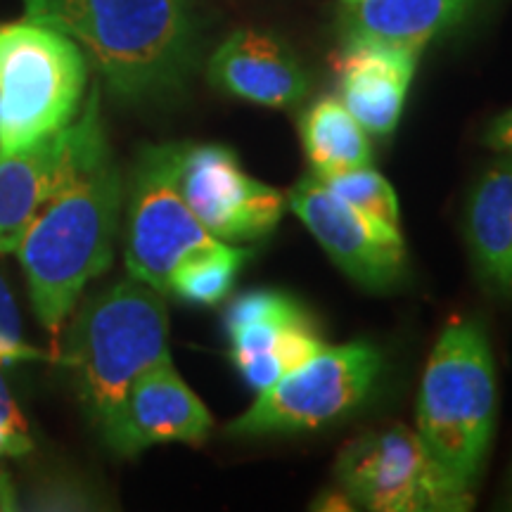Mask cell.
<instances>
[{
	"instance_id": "44dd1931",
	"label": "cell",
	"mask_w": 512,
	"mask_h": 512,
	"mask_svg": "<svg viewBox=\"0 0 512 512\" xmlns=\"http://www.w3.org/2000/svg\"><path fill=\"white\" fill-rule=\"evenodd\" d=\"M24 508L29 510H91L98 508V496L79 479L55 477L34 486Z\"/></svg>"
},
{
	"instance_id": "2e32d148",
	"label": "cell",
	"mask_w": 512,
	"mask_h": 512,
	"mask_svg": "<svg viewBox=\"0 0 512 512\" xmlns=\"http://www.w3.org/2000/svg\"><path fill=\"white\" fill-rule=\"evenodd\" d=\"M463 233L477 278L496 297L512 299V155L498 157L472 183Z\"/></svg>"
},
{
	"instance_id": "ac0fdd59",
	"label": "cell",
	"mask_w": 512,
	"mask_h": 512,
	"mask_svg": "<svg viewBox=\"0 0 512 512\" xmlns=\"http://www.w3.org/2000/svg\"><path fill=\"white\" fill-rule=\"evenodd\" d=\"M299 138L311 162V174L332 178L373 162L368 131L351 117L339 98H320L299 119Z\"/></svg>"
},
{
	"instance_id": "8fae6325",
	"label": "cell",
	"mask_w": 512,
	"mask_h": 512,
	"mask_svg": "<svg viewBox=\"0 0 512 512\" xmlns=\"http://www.w3.org/2000/svg\"><path fill=\"white\" fill-rule=\"evenodd\" d=\"M230 361L256 394L328 347L311 313L278 290H252L226 311Z\"/></svg>"
},
{
	"instance_id": "7402d4cb",
	"label": "cell",
	"mask_w": 512,
	"mask_h": 512,
	"mask_svg": "<svg viewBox=\"0 0 512 512\" xmlns=\"http://www.w3.org/2000/svg\"><path fill=\"white\" fill-rule=\"evenodd\" d=\"M31 448H34V441H31L27 420L0 375V456H27Z\"/></svg>"
},
{
	"instance_id": "ba28073f",
	"label": "cell",
	"mask_w": 512,
	"mask_h": 512,
	"mask_svg": "<svg viewBox=\"0 0 512 512\" xmlns=\"http://www.w3.org/2000/svg\"><path fill=\"white\" fill-rule=\"evenodd\" d=\"M185 143L147 145L128 181L124 261L131 278L166 294L169 275L192 252L216 245L181 195Z\"/></svg>"
},
{
	"instance_id": "e0dca14e",
	"label": "cell",
	"mask_w": 512,
	"mask_h": 512,
	"mask_svg": "<svg viewBox=\"0 0 512 512\" xmlns=\"http://www.w3.org/2000/svg\"><path fill=\"white\" fill-rule=\"evenodd\" d=\"M477 0H358L344 5V43L411 50L422 48L463 22Z\"/></svg>"
},
{
	"instance_id": "52a82bcc",
	"label": "cell",
	"mask_w": 512,
	"mask_h": 512,
	"mask_svg": "<svg viewBox=\"0 0 512 512\" xmlns=\"http://www.w3.org/2000/svg\"><path fill=\"white\" fill-rule=\"evenodd\" d=\"M382 373V351L366 339L339 347L328 344L256 394L252 406L228 422V434L268 437L332 425L354 413L375 392Z\"/></svg>"
},
{
	"instance_id": "4fadbf2b",
	"label": "cell",
	"mask_w": 512,
	"mask_h": 512,
	"mask_svg": "<svg viewBox=\"0 0 512 512\" xmlns=\"http://www.w3.org/2000/svg\"><path fill=\"white\" fill-rule=\"evenodd\" d=\"M211 427L207 406L178 375L174 361H166L133 380L102 441L117 456L133 458L159 444H202Z\"/></svg>"
},
{
	"instance_id": "83f0119b",
	"label": "cell",
	"mask_w": 512,
	"mask_h": 512,
	"mask_svg": "<svg viewBox=\"0 0 512 512\" xmlns=\"http://www.w3.org/2000/svg\"><path fill=\"white\" fill-rule=\"evenodd\" d=\"M344 5H351V3H358V0H342Z\"/></svg>"
},
{
	"instance_id": "277c9868",
	"label": "cell",
	"mask_w": 512,
	"mask_h": 512,
	"mask_svg": "<svg viewBox=\"0 0 512 512\" xmlns=\"http://www.w3.org/2000/svg\"><path fill=\"white\" fill-rule=\"evenodd\" d=\"M496 415V363L486 328L475 318L453 320L422 375L415 430L451 475L477 491Z\"/></svg>"
},
{
	"instance_id": "30bf717a",
	"label": "cell",
	"mask_w": 512,
	"mask_h": 512,
	"mask_svg": "<svg viewBox=\"0 0 512 512\" xmlns=\"http://www.w3.org/2000/svg\"><path fill=\"white\" fill-rule=\"evenodd\" d=\"M287 207L325 249L339 271L368 292H389L406 278L401 230L361 214L318 176H304L287 192Z\"/></svg>"
},
{
	"instance_id": "d6986e66",
	"label": "cell",
	"mask_w": 512,
	"mask_h": 512,
	"mask_svg": "<svg viewBox=\"0 0 512 512\" xmlns=\"http://www.w3.org/2000/svg\"><path fill=\"white\" fill-rule=\"evenodd\" d=\"M247 259L249 249L228 242H216L200 252H192L171 271L166 294L200 306L219 304L233 290L235 278Z\"/></svg>"
},
{
	"instance_id": "3957f363",
	"label": "cell",
	"mask_w": 512,
	"mask_h": 512,
	"mask_svg": "<svg viewBox=\"0 0 512 512\" xmlns=\"http://www.w3.org/2000/svg\"><path fill=\"white\" fill-rule=\"evenodd\" d=\"M166 361L171 354L164 294L131 275L81 306L60 354L100 437L117 420L133 380Z\"/></svg>"
},
{
	"instance_id": "7a4b0ae2",
	"label": "cell",
	"mask_w": 512,
	"mask_h": 512,
	"mask_svg": "<svg viewBox=\"0 0 512 512\" xmlns=\"http://www.w3.org/2000/svg\"><path fill=\"white\" fill-rule=\"evenodd\" d=\"M24 17L62 31L114 98L145 105L178 95L200 62L190 0H22Z\"/></svg>"
},
{
	"instance_id": "cb8c5ba5",
	"label": "cell",
	"mask_w": 512,
	"mask_h": 512,
	"mask_svg": "<svg viewBox=\"0 0 512 512\" xmlns=\"http://www.w3.org/2000/svg\"><path fill=\"white\" fill-rule=\"evenodd\" d=\"M482 143L501 155H512V110L489 121V126L484 128Z\"/></svg>"
},
{
	"instance_id": "d4e9b609",
	"label": "cell",
	"mask_w": 512,
	"mask_h": 512,
	"mask_svg": "<svg viewBox=\"0 0 512 512\" xmlns=\"http://www.w3.org/2000/svg\"><path fill=\"white\" fill-rule=\"evenodd\" d=\"M48 358L41 349L29 347L27 342H12V339L0 335V366H12L22 361H43Z\"/></svg>"
},
{
	"instance_id": "484cf974",
	"label": "cell",
	"mask_w": 512,
	"mask_h": 512,
	"mask_svg": "<svg viewBox=\"0 0 512 512\" xmlns=\"http://www.w3.org/2000/svg\"><path fill=\"white\" fill-rule=\"evenodd\" d=\"M19 508H22V505H19L15 484H12L8 470L0 465V512H12Z\"/></svg>"
},
{
	"instance_id": "9a60e30c",
	"label": "cell",
	"mask_w": 512,
	"mask_h": 512,
	"mask_svg": "<svg viewBox=\"0 0 512 512\" xmlns=\"http://www.w3.org/2000/svg\"><path fill=\"white\" fill-rule=\"evenodd\" d=\"M418 53L375 43H344L335 55L337 91L368 136H389L399 126Z\"/></svg>"
},
{
	"instance_id": "5bb4252c",
	"label": "cell",
	"mask_w": 512,
	"mask_h": 512,
	"mask_svg": "<svg viewBox=\"0 0 512 512\" xmlns=\"http://www.w3.org/2000/svg\"><path fill=\"white\" fill-rule=\"evenodd\" d=\"M209 81L235 98L290 110L304 102L311 81L304 67L278 38L264 31H233L209 60Z\"/></svg>"
},
{
	"instance_id": "5b68a950",
	"label": "cell",
	"mask_w": 512,
	"mask_h": 512,
	"mask_svg": "<svg viewBox=\"0 0 512 512\" xmlns=\"http://www.w3.org/2000/svg\"><path fill=\"white\" fill-rule=\"evenodd\" d=\"M88 57L34 19L0 24V157L46 140L79 117Z\"/></svg>"
},
{
	"instance_id": "8992f818",
	"label": "cell",
	"mask_w": 512,
	"mask_h": 512,
	"mask_svg": "<svg viewBox=\"0 0 512 512\" xmlns=\"http://www.w3.org/2000/svg\"><path fill=\"white\" fill-rule=\"evenodd\" d=\"M335 489L351 510L465 512L475 489L439 463L418 430L377 427L342 448L335 460Z\"/></svg>"
},
{
	"instance_id": "603a6c76",
	"label": "cell",
	"mask_w": 512,
	"mask_h": 512,
	"mask_svg": "<svg viewBox=\"0 0 512 512\" xmlns=\"http://www.w3.org/2000/svg\"><path fill=\"white\" fill-rule=\"evenodd\" d=\"M0 335L12 339V342H24L22 337V320L8 285V278L0 271Z\"/></svg>"
},
{
	"instance_id": "6da1fadb",
	"label": "cell",
	"mask_w": 512,
	"mask_h": 512,
	"mask_svg": "<svg viewBox=\"0 0 512 512\" xmlns=\"http://www.w3.org/2000/svg\"><path fill=\"white\" fill-rule=\"evenodd\" d=\"M121 202L124 176L100 119L17 249L31 304L48 330H60L86 285L110 268Z\"/></svg>"
},
{
	"instance_id": "9c48e42d",
	"label": "cell",
	"mask_w": 512,
	"mask_h": 512,
	"mask_svg": "<svg viewBox=\"0 0 512 512\" xmlns=\"http://www.w3.org/2000/svg\"><path fill=\"white\" fill-rule=\"evenodd\" d=\"M178 185L204 230L228 245L264 240L287 209L285 192L249 176L226 145L185 143Z\"/></svg>"
},
{
	"instance_id": "ffe728a7",
	"label": "cell",
	"mask_w": 512,
	"mask_h": 512,
	"mask_svg": "<svg viewBox=\"0 0 512 512\" xmlns=\"http://www.w3.org/2000/svg\"><path fill=\"white\" fill-rule=\"evenodd\" d=\"M323 181V178H320ZM335 195L342 197L344 202H349L351 207L361 211V214L370 216V219L382 223V226L401 230V211L399 200H396V192L389 185L387 178L370 166L363 169L347 171V174H339L323 181Z\"/></svg>"
},
{
	"instance_id": "7c38bea8",
	"label": "cell",
	"mask_w": 512,
	"mask_h": 512,
	"mask_svg": "<svg viewBox=\"0 0 512 512\" xmlns=\"http://www.w3.org/2000/svg\"><path fill=\"white\" fill-rule=\"evenodd\" d=\"M100 119V86L95 83L79 117L67 128L27 150L0 157V256L17 252L38 209L79 162Z\"/></svg>"
},
{
	"instance_id": "4316f807",
	"label": "cell",
	"mask_w": 512,
	"mask_h": 512,
	"mask_svg": "<svg viewBox=\"0 0 512 512\" xmlns=\"http://www.w3.org/2000/svg\"><path fill=\"white\" fill-rule=\"evenodd\" d=\"M505 508L512 510V472H510V482H508V498H505Z\"/></svg>"
}]
</instances>
